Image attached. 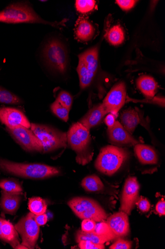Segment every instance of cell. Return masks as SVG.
Instances as JSON below:
<instances>
[{
    "mask_svg": "<svg viewBox=\"0 0 165 249\" xmlns=\"http://www.w3.org/2000/svg\"><path fill=\"white\" fill-rule=\"evenodd\" d=\"M0 22L13 24L32 23L56 26L55 22L43 19L31 6L23 3H13L0 12Z\"/></svg>",
    "mask_w": 165,
    "mask_h": 249,
    "instance_id": "cell-1",
    "label": "cell"
},
{
    "mask_svg": "<svg viewBox=\"0 0 165 249\" xmlns=\"http://www.w3.org/2000/svg\"><path fill=\"white\" fill-rule=\"evenodd\" d=\"M0 169L17 176L31 178H45L57 175L59 170L41 164H22L0 158Z\"/></svg>",
    "mask_w": 165,
    "mask_h": 249,
    "instance_id": "cell-2",
    "label": "cell"
},
{
    "mask_svg": "<svg viewBox=\"0 0 165 249\" xmlns=\"http://www.w3.org/2000/svg\"><path fill=\"white\" fill-rule=\"evenodd\" d=\"M129 157V153L126 149L108 145L101 149L95 167L102 173L111 176L120 168Z\"/></svg>",
    "mask_w": 165,
    "mask_h": 249,
    "instance_id": "cell-3",
    "label": "cell"
},
{
    "mask_svg": "<svg viewBox=\"0 0 165 249\" xmlns=\"http://www.w3.org/2000/svg\"><path fill=\"white\" fill-rule=\"evenodd\" d=\"M68 144L77 153L76 161L83 165L91 159L88 148L90 142V130L79 122L74 124L67 133Z\"/></svg>",
    "mask_w": 165,
    "mask_h": 249,
    "instance_id": "cell-4",
    "label": "cell"
},
{
    "mask_svg": "<svg viewBox=\"0 0 165 249\" xmlns=\"http://www.w3.org/2000/svg\"><path fill=\"white\" fill-rule=\"evenodd\" d=\"M78 57L77 71L80 88L84 89L90 86L98 71L99 49L97 47L92 48L79 55Z\"/></svg>",
    "mask_w": 165,
    "mask_h": 249,
    "instance_id": "cell-5",
    "label": "cell"
},
{
    "mask_svg": "<svg viewBox=\"0 0 165 249\" xmlns=\"http://www.w3.org/2000/svg\"><path fill=\"white\" fill-rule=\"evenodd\" d=\"M31 130L42 144L43 151L49 152L67 145V133L40 124H31Z\"/></svg>",
    "mask_w": 165,
    "mask_h": 249,
    "instance_id": "cell-6",
    "label": "cell"
},
{
    "mask_svg": "<svg viewBox=\"0 0 165 249\" xmlns=\"http://www.w3.org/2000/svg\"><path fill=\"white\" fill-rule=\"evenodd\" d=\"M68 205L81 219H90L99 222L107 218V214L100 204L89 198L75 197L68 201Z\"/></svg>",
    "mask_w": 165,
    "mask_h": 249,
    "instance_id": "cell-7",
    "label": "cell"
},
{
    "mask_svg": "<svg viewBox=\"0 0 165 249\" xmlns=\"http://www.w3.org/2000/svg\"><path fill=\"white\" fill-rule=\"evenodd\" d=\"M44 57L52 70L63 74L67 71L68 56L63 43L57 39H52L45 45L43 51Z\"/></svg>",
    "mask_w": 165,
    "mask_h": 249,
    "instance_id": "cell-8",
    "label": "cell"
},
{
    "mask_svg": "<svg viewBox=\"0 0 165 249\" xmlns=\"http://www.w3.org/2000/svg\"><path fill=\"white\" fill-rule=\"evenodd\" d=\"M35 217V215L31 212L22 218L15 226L21 236V245L28 249L35 248L39 236V226Z\"/></svg>",
    "mask_w": 165,
    "mask_h": 249,
    "instance_id": "cell-9",
    "label": "cell"
},
{
    "mask_svg": "<svg viewBox=\"0 0 165 249\" xmlns=\"http://www.w3.org/2000/svg\"><path fill=\"white\" fill-rule=\"evenodd\" d=\"M126 97V85L124 82H121L112 88L102 104L107 113L116 116L124 106Z\"/></svg>",
    "mask_w": 165,
    "mask_h": 249,
    "instance_id": "cell-10",
    "label": "cell"
},
{
    "mask_svg": "<svg viewBox=\"0 0 165 249\" xmlns=\"http://www.w3.org/2000/svg\"><path fill=\"white\" fill-rule=\"evenodd\" d=\"M8 132L24 149L29 151H43L42 144L32 130L24 126L8 128Z\"/></svg>",
    "mask_w": 165,
    "mask_h": 249,
    "instance_id": "cell-11",
    "label": "cell"
},
{
    "mask_svg": "<svg viewBox=\"0 0 165 249\" xmlns=\"http://www.w3.org/2000/svg\"><path fill=\"white\" fill-rule=\"evenodd\" d=\"M139 185L136 178L129 177L126 180L121 200L120 211L128 215L131 212L138 199Z\"/></svg>",
    "mask_w": 165,
    "mask_h": 249,
    "instance_id": "cell-12",
    "label": "cell"
},
{
    "mask_svg": "<svg viewBox=\"0 0 165 249\" xmlns=\"http://www.w3.org/2000/svg\"><path fill=\"white\" fill-rule=\"evenodd\" d=\"M0 121L8 128L24 126L31 127V124L20 110L12 107L0 108Z\"/></svg>",
    "mask_w": 165,
    "mask_h": 249,
    "instance_id": "cell-13",
    "label": "cell"
},
{
    "mask_svg": "<svg viewBox=\"0 0 165 249\" xmlns=\"http://www.w3.org/2000/svg\"><path fill=\"white\" fill-rule=\"evenodd\" d=\"M107 224L115 238L127 236L130 231L128 215L123 212L115 213L107 218Z\"/></svg>",
    "mask_w": 165,
    "mask_h": 249,
    "instance_id": "cell-14",
    "label": "cell"
},
{
    "mask_svg": "<svg viewBox=\"0 0 165 249\" xmlns=\"http://www.w3.org/2000/svg\"><path fill=\"white\" fill-rule=\"evenodd\" d=\"M107 134L110 142L115 144L133 146L138 143L119 122L116 121L112 127L108 128Z\"/></svg>",
    "mask_w": 165,
    "mask_h": 249,
    "instance_id": "cell-15",
    "label": "cell"
},
{
    "mask_svg": "<svg viewBox=\"0 0 165 249\" xmlns=\"http://www.w3.org/2000/svg\"><path fill=\"white\" fill-rule=\"evenodd\" d=\"M107 114L103 104L98 105L90 109L79 123L90 130L100 124Z\"/></svg>",
    "mask_w": 165,
    "mask_h": 249,
    "instance_id": "cell-16",
    "label": "cell"
},
{
    "mask_svg": "<svg viewBox=\"0 0 165 249\" xmlns=\"http://www.w3.org/2000/svg\"><path fill=\"white\" fill-rule=\"evenodd\" d=\"M134 151L139 161L143 164H155L158 162V156L154 150L150 146L137 143Z\"/></svg>",
    "mask_w": 165,
    "mask_h": 249,
    "instance_id": "cell-17",
    "label": "cell"
},
{
    "mask_svg": "<svg viewBox=\"0 0 165 249\" xmlns=\"http://www.w3.org/2000/svg\"><path fill=\"white\" fill-rule=\"evenodd\" d=\"M20 200V194H11L3 191L2 192L0 207L5 213L15 214L18 209Z\"/></svg>",
    "mask_w": 165,
    "mask_h": 249,
    "instance_id": "cell-18",
    "label": "cell"
},
{
    "mask_svg": "<svg viewBox=\"0 0 165 249\" xmlns=\"http://www.w3.org/2000/svg\"><path fill=\"white\" fill-rule=\"evenodd\" d=\"M95 29L87 19L81 18L79 19L76 25L75 34L79 40L89 41L95 35Z\"/></svg>",
    "mask_w": 165,
    "mask_h": 249,
    "instance_id": "cell-19",
    "label": "cell"
},
{
    "mask_svg": "<svg viewBox=\"0 0 165 249\" xmlns=\"http://www.w3.org/2000/svg\"><path fill=\"white\" fill-rule=\"evenodd\" d=\"M136 85L141 92L149 99L154 97L158 88L155 79L147 75L139 77L136 81Z\"/></svg>",
    "mask_w": 165,
    "mask_h": 249,
    "instance_id": "cell-20",
    "label": "cell"
},
{
    "mask_svg": "<svg viewBox=\"0 0 165 249\" xmlns=\"http://www.w3.org/2000/svg\"><path fill=\"white\" fill-rule=\"evenodd\" d=\"M122 125L130 134H132L140 120L138 113L133 109L125 110L121 116Z\"/></svg>",
    "mask_w": 165,
    "mask_h": 249,
    "instance_id": "cell-21",
    "label": "cell"
},
{
    "mask_svg": "<svg viewBox=\"0 0 165 249\" xmlns=\"http://www.w3.org/2000/svg\"><path fill=\"white\" fill-rule=\"evenodd\" d=\"M3 240L9 243L14 248L16 249L20 245L18 232L15 226L9 221L4 220L2 226Z\"/></svg>",
    "mask_w": 165,
    "mask_h": 249,
    "instance_id": "cell-22",
    "label": "cell"
},
{
    "mask_svg": "<svg viewBox=\"0 0 165 249\" xmlns=\"http://www.w3.org/2000/svg\"><path fill=\"white\" fill-rule=\"evenodd\" d=\"M112 236L101 235L95 232H85L78 231L76 234V241L78 243L82 240L90 241L95 244H105L108 241L114 239Z\"/></svg>",
    "mask_w": 165,
    "mask_h": 249,
    "instance_id": "cell-23",
    "label": "cell"
},
{
    "mask_svg": "<svg viewBox=\"0 0 165 249\" xmlns=\"http://www.w3.org/2000/svg\"><path fill=\"white\" fill-rule=\"evenodd\" d=\"M82 186L88 192H97L104 189V185L101 178L96 175L85 177L82 182Z\"/></svg>",
    "mask_w": 165,
    "mask_h": 249,
    "instance_id": "cell-24",
    "label": "cell"
},
{
    "mask_svg": "<svg viewBox=\"0 0 165 249\" xmlns=\"http://www.w3.org/2000/svg\"><path fill=\"white\" fill-rule=\"evenodd\" d=\"M108 41L114 46L121 44L125 39V33L123 28L120 25L111 27L107 33Z\"/></svg>",
    "mask_w": 165,
    "mask_h": 249,
    "instance_id": "cell-25",
    "label": "cell"
},
{
    "mask_svg": "<svg viewBox=\"0 0 165 249\" xmlns=\"http://www.w3.org/2000/svg\"><path fill=\"white\" fill-rule=\"evenodd\" d=\"M29 208L32 213L35 215H39L45 213L47 205L44 199L39 197H35L30 199Z\"/></svg>",
    "mask_w": 165,
    "mask_h": 249,
    "instance_id": "cell-26",
    "label": "cell"
},
{
    "mask_svg": "<svg viewBox=\"0 0 165 249\" xmlns=\"http://www.w3.org/2000/svg\"><path fill=\"white\" fill-rule=\"evenodd\" d=\"M21 103V100L17 96L7 89L0 87V103L20 104Z\"/></svg>",
    "mask_w": 165,
    "mask_h": 249,
    "instance_id": "cell-27",
    "label": "cell"
},
{
    "mask_svg": "<svg viewBox=\"0 0 165 249\" xmlns=\"http://www.w3.org/2000/svg\"><path fill=\"white\" fill-rule=\"evenodd\" d=\"M53 112L58 118L67 122L69 119V109L56 100L51 106Z\"/></svg>",
    "mask_w": 165,
    "mask_h": 249,
    "instance_id": "cell-28",
    "label": "cell"
},
{
    "mask_svg": "<svg viewBox=\"0 0 165 249\" xmlns=\"http://www.w3.org/2000/svg\"><path fill=\"white\" fill-rule=\"evenodd\" d=\"M0 188L3 191L11 194H19L23 191L18 183L15 181L8 179H4L0 182Z\"/></svg>",
    "mask_w": 165,
    "mask_h": 249,
    "instance_id": "cell-29",
    "label": "cell"
},
{
    "mask_svg": "<svg viewBox=\"0 0 165 249\" xmlns=\"http://www.w3.org/2000/svg\"><path fill=\"white\" fill-rule=\"evenodd\" d=\"M96 3L94 0H77L75 2V7L79 13L87 14L95 8Z\"/></svg>",
    "mask_w": 165,
    "mask_h": 249,
    "instance_id": "cell-30",
    "label": "cell"
},
{
    "mask_svg": "<svg viewBox=\"0 0 165 249\" xmlns=\"http://www.w3.org/2000/svg\"><path fill=\"white\" fill-rule=\"evenodd\" d=\"M56 100L69 110L72 107L73 102V97L69 93L64 91V90L60 92Z\"/></svg>",
    "mask_w": 165,
    "mask_h": 249,
    "instance_id": "cell-31",
    "label": "cell"
},
{
    "mask_svg": "<svg viewBox=\"0 0 165 249\" xmlns=\"http://www.w3.org/2000/svg\"><path fill=\"white\" fill-rule=\"evenodd\" d=\"M93 232L99 235L112 236L115 238L111 233L107 223L103 221L96 224L95 230Z\"/></svg>",
    "mask_w": 165,
    "mask_h": 249,
    "instance_id": "cell-32",
    "label": "cell"
},
{
    "mask_svg": "<svg viewBox=\"0 0 165 249\" xmlns=\"http://www.w3.org/2000/svg\"><path fill=\"white\" fill-rule=\"evenodd\" d=\"M96 224V222L93 220L83 219L81 225L82 231L85 232H93L95 230Z\"/></svg>",
    "mask_w": 165,
    "mask_h": 249,
    "instance_id": "cell-33",
    "label": "cell"
},
{
    "mask_svg": "<svg viewBox=\"0 0 165 249\" xmlns=\"http://www.w3.org/2000/svg\"><path fill=\"white\" fill-rule=\"evenodd\" d=\"M132 242L130 241L125 240L120 238L109 249H131Z\"/></svg>",
    "mask_w": 165,
    "mask_h": 249,
    "instance_id": "cell-34",
    "label": "cell"
},
{
    "mask_svg": "<svg viewBox=\"0 0 165 249\" xmlns=\"http://www.w3.org/2000/svg\"><path fill=\"white\" fill-rule=\"evenodd\" d=\"M79 247L81 249H104V244H95L90 241L82 240L78 242Z\"/></svg>",
    "mask_w": 165,
    "mask_h": 249,
    "instance_id": "cell-35",
    "label": "cell"
},
{
    "mask_svg": "<svg viewBox=\"0 0 165 249\" xmlns=\"http://www.w3.org/2000/svg\"><path fill=\"white\" fill-rule=\"evenodd\" d=\"M138 208L144 213L148 212L150 209V203L146 198L142 196L138 198L136 202Z\"/></svg>",
    "mask_w": 165,
    "mask_h": 249,
    "instance_id": "cell-36",
    "label": "cell"
},
{
    "mask_svg": "<svg viewBox=\"0 0 165 249\" xmlns=\"http://www.w3.org/2000/svg\"><path fill=\"white\" fill-rule=\"evenodd\" d=\"M134 0H117L116 3L124 11H128L133 8L136 3Z\"/></svg>",
    "mask_w": 165,
    "mask_h": 249,
    "instance_id": "cell-37",
    "label": "cell"
},
{
    "mask_svg": "<svg viewBox=\"0 0 165 249\" xmlns=\"http://www.w3.org/2000/svg\"><path fill=\"white\" fill-rule=\"evenodd\" d=\"M165 201L164 199H162L159 201L156 205V210L159 214L161 215H165Z\"/></svg>",
    "mask_w": 165,
    "mask_h": 249,
    "instance_id": "cell-38",
    "label": "cell"
},
{
    "mask_svg": "<svg viewBox=\"0 0 165 249\" xmlns=\"http://www.w3.org/2000/svg\"><path fill=\"white\" fill-rule=\"evenodd\" d=\"M35 221L39 226H42L46 224L48 221V217L45 213L43 214L35 215Z\"/></svg>",
    "mask_w": 165,
    "mask_h": 249,
    "instance_id": "cell-39",
    "label": "cell"
},
{
    "mask_svg": "<svg viewBox=\"0 0 165 249\" xmlns=\"http://www.w3.org/2000/svg\"><path fill=\"white\" fill-rule=\"evenodd\" d=\"M116 116L112 114H109L105 118V122L108 128L112 127L116 122Z\"/></svg>",
    "mask_w": 165,
    "mask_h": 249,
    "instance_id": "cell-40",
    "label": "cell"
},
{
    "mask_svg": "<svg viewBox=\"0 0 165 249\" xmlns=\"http://www.w3.org/2000/svg\"><path fill=\"white\" fill-rule=\"evenodd\" d=\"M3 219L0 218V239L3 240L2 233V226L4 221Z\"/></svg>",
    "mask_w": 165,
    "mask_h": 249,
    "instance_id": "cell-41",
    "label": "cell"
}]
</instances>
